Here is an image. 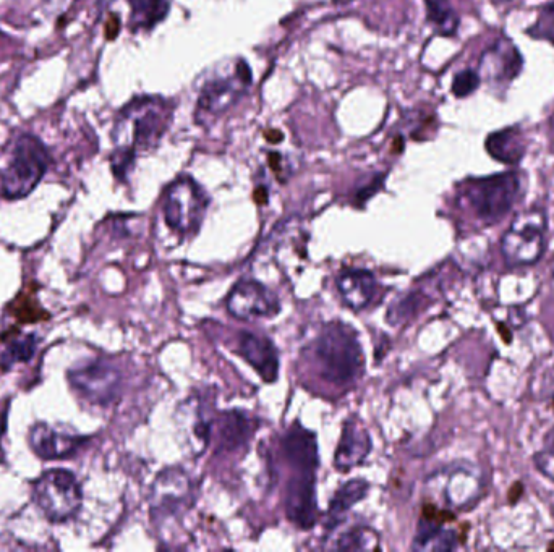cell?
Listing matches in <instances>:
<instances>
[{"mask_svg":"<svg viewBox=\"0 0 554 552\" xmlns=\"http://www.w3.org/2000/svg\"><path fill=\"white\" fill-rule=\"evenodd\" d=\"M313 357L321 378L334 386H347L360 378L363 352L357 334L346 324L324 327L313 345Z\"/></svg>","mask_w":554,"mask_h":552,"instance_id":"obj_1","label":"cell"},{"mask_svg":"<svg viewBox=\"0 0 554 552\" xmlns=\"http://www.w3.org/2000/svg\"><path fill=\"white\" fill-rule=\"evenodd\" d=\"M522 190V180L516 172L491 175L464 182L461 198L467 208L485 224H496L511 213Z\"/></svg>","mask_w":554,"mask_h":552,"instance_id":"obj_2","label":"cell"},{"mask_svg":"<svg viewBox=\"0 0 554 552\" xmlns=\"http://www.w3.org/2000/svg\"><path fill=\"white\" fill-rule=\"evenodd\" d=\"M49 167L46 148L35 136L22 135L15 141L12 161L0 175L2 195L9 200H20L30 195L43 180Z\"/></svg>","mask_w":554,"mask_h":552,"instance_id":"obj_3","label":"cell"},{"mask_svg":"<svg viewBox=\"0 0 554 552\" xmlns=\"http://www.w3.org/2000/svg\"><path fill=\"white\" fill-rule=\"evenodd\" d=\"M33 501L47 520L67 522L80 512L83 491L77 476L64 468L47 470L33 485Z\"/></svg>","mask_w":554,"mask_h":552,"instance_id":"obj_4","label":"cell"},{"mask_svg":"<svg viewBox=\"0 0 554 552\" xmlns=\"http://www.w3.org/2000/svg\"><path fill=\"white\" fill-rule=\"evenodd\" d=\"M545 214L529 211L514 219L504 234L501 251L511 268H522L537 263L545 251Z\"/></svg>","mask_w":554,"mask_h":552,"instance_id":"obj_5","label":"cell"},{"mask_svg":"<svg viewBox=\"0 0 554 552\" xmlns=\"http://www.w3.org/2000/svg\"><path fill=\"white\" fill-rule=\"evenodd\" d=\"M482 473L469 463H457L433 473L428 480V491L451 510L472 506L482 494Z\"/></svg>","mask_w":554,"mask_h":552,"instance_id":"obj_6","label":"cell"},{"mask_svg":"<svg viewBox=\"0 0 554 552\" xmlns=\"http://www.w3.org/2000/svg\"><path fill=\"white\" fill-rule=\"evenodd\" d=\"M208 208V196L195 180L179 179L167 188L162 211L167 226L179 234H193L201 226Z\"/></svg>","mask_w":554,"mask_h":552,"instance_id":"obj_7","label":"cell"},{"mask_svg":"<svg viewBox=\"0 0 554 552\" xmlns=\"http://www.w3.org/2000/svg\"><path fill=\"white\" fill-rule=\"evenodd\" d=\"M73 391L94 405H109L117 399L122 374L109 361H88L69 371Z\"/></svg>","mask_w":554,"mask_h":552,"instance_id":"obj_8","label":"cell"},{"mask_svg":"<svg viewBox=\"0 0 554 552\" xmlns=\"http://www.w3.org/2000/svg\"><path fill=\"white\" fill-rule=\"evenodd\" d=\"M172 106L158 98H143L125 109L124 119L132 124L133 148L148 151L161 141L171 124Z\"/></svg>","mask_w":554,"mask_h":552,"instance_id":"obj_9","label":"cell"},{"mask_svg":"<svg viewBox=\"0 0 554 552\" xmlns=\"http://www.w3.org/2000/svg\"><path fill=\"white\" fill-rule=\"evenodd\" d=\"M192 480L182 468H167L159 473L150 494V507L153 517H172L187 510L193 501Z\"/></svg>","mask_w":554,"mask_h":552,"instance_id":"obj_10","label":"cell"},{"mask_svg":"<svg viewBox=\"0 0 554 552\" xmlns=\"http://www.w3.org/2000/svg\"><path fill=\"white\" fill-rule=\"evenodd\" d=\"M252 83V70L240 60L235 77L216 78L206 83L198 98L201 117H219L239 101L243 91Z\"/></svg>","mask_w":554,"mask_h":552,"instance_id":"obj_11","label":"cell"},{"mask_svg":"<svg viewBox=\"0 0 554 552\" xmlns=\"http://www.w3.org/2000/svg\"><path fill=\"white\" fill-rule=\"evenodd\" d=\"M226 306L229 313L239 319L273 318L281 310L276 295L258 281H242L235 285Z\"/></svg>","mask_w":554,"mask_h":552,"instance_id":"obj_12","label":"cell"},{"mask_svg":"<svg viewBox=\"0 0 554 552\" xmlns=\"http://www.w3.org/2000/svg\"><path fill=\"white\" fill-rule=\"evenodd\" d=\"M85 438L72 433L69 428L36 423L30 431V446L44 460L67 459L80 449Z\"/></svg>","mask_w":554,"mask_h":552,"instance_id":"obj_13","label":"cell"},{"mask_svg":"<svg viewBox=\"0 0 554 552\" xmlns=\"http://www.w3.org/2000/svg\"><path fill=\"white\" fill-rule=\"evenodd\" d=\"M522 64L519 49L509 39H499L483 54L480 70L490 85L506 88L519 75Z\"/></svg>","mask_w":554,"mask_h":552,"instance_id":"obj_14","label":"cell"},{"mask_svg":"<svg viewBox=\"0 0 554 552\" xmlns=\"http://www.w3.org/2000/svg\"><path fill=\"white\" fill-rule=\"evenodd\" d=\"M286 514L287 519L299 528L310 530L315 525L318 507L313 473L300 472L289 481L286 489Z\"/></svg>","mask_w":554,"mask_h":552,"instance_id":"obj_15","label":"cell"},{"mask_svg":"<svg viewBox=\"0 0 554 552\" xmlns=\"http://www.w3.org/2000/svg\"><path fill=\"white\" fill-rule=\"evenodd\" d=\"M371 452V438L367 428L358 418H349L342 428L341 441L337 444L334 465L341 472H349L367 459Z\"/></svg>","mask_w":554,"mask_h":552,"instance_id":"obj_16","label":"cell"},{"mask_svg":"<svg viewBox=\"0 0 554 552\" xmlns=\"http://www.w3.org/2000/svg\"><path fill=\"white\" fill-rule=\"evenodd\" d=\"M239 353L248 365L260 374L266 383H274L279 374V355L276 347L268 337L242 332L239 339Z\"/></svg>","mask_w":554,"mask_h":552,"instance_id":"obj_17","label":"cell"},{"mask_svg":"<svg viewBox=\"0 0 554 552\" xmlns=\"http://www.w3.org/2000/svg\"><path fill=\"white\" fill-rule=\"evenodd\" d=\"M282 452L287 462L302 473H315L318 468V442L312 431L294 425L282 439Z\"/></svg>","mask_w":554,"mask_h":552,"instance_id":"obj_18","label":"cell"},{"mask_svg":"<svg viewBox=\"0 0 554 552\" xmlns=\"http://www.w3.org/2000/svg\"><path fill=\"white\" fill-rule=\"evenodd\" d=\"M337 287L342 300L352 310L360 311L367 308L376 297V279L373 274L363 269H349L337 277Z\"/></svg>","mask_w":554,"mask_h":552,"instance_id":"obj_19","label":"cell"},{"mask_svg":"<svg viewBox=\"0 0 554 552\" xmlns=\"http://www.w3.org/2000/svg\"><path fill=\"white\" fill-rule=\"evenodd\" d=\"M485 148L495 161L516 166L527 153V141L519 128H504L486 138Z\"/></svg>","mask_w":554,"mask_h":552,"instance_id":"obj_20","label":"cell"},{"mask_svg":"<svg viewBox=\"0 0 554 552\" xmlns=\"http://www.w3.org/2000/svg\"><path fill=\"white\" fill-rule=\"evenodd\" d=\"M253 434L252 420L239 412L232 410L222 415L219 423V446L227 451H237L245 446Z\"/></svg>","mask_w":554,"mask_h":552,"instance_id":"obj_21","label":"cell"},{"mask_svg":"<svg viewBox=\"0 0 554 552\" xmlns=\"http://www.w3.org/2000/svg\"><path fill=\"white\" fill-rule=\"evenodd\" d=\"M412 548L415 551H452L457 548L456 531L427 520L418 525Z\"/></svg>","mask_w":554,"mask_h":552,"instance_id":"obj_22","label":"cell"},{"mask_svg":"<svg viewBox=\"0 0 554 552\" xmlns=\"http://www.w3.org/2000/svg\"><path fill=\"white\" fill-rule=\"evenodd\" d=\"M128 4L132 9V25L135 30H151L154 25L164 20L169 12L167 0H128Z\"/></svg>","mask_w":554,"mask_h":552,"instance_id":"obj_23","label":"cell"},{"mask_svg":"<svg viewBox=\"0 0 554 552\" xmlns=\"http://www.w3.org/2000/svg\"><path fill=\"white\" fill-rule=\"evenodd\" d=\"M368 489H370V485L365 480L347 481L346 485H342L334 494L331 507H329V517L336 520L346 514L347 510L352 509L357 502L367 496Z\"/></svg>","mask_w":554,"mask_h":552,"instance_id":"obj_24","label":"cell"},{"mask_svg":"<svg viewBox=\"0 0 554 552\" xmlns=\"http://www.w3.org/2000/svg\"><path fill=\"white\" fill-rule=\"evenodd\" d=\"M333 549L341 551H376L380 549V536L368 527H355L347 530L331 544Z\"/></svg>","mask_w":554,"mask_h":552,"instance_id":"obj_25","label":"cell"},{"mask_svg":"<svg viewBox=\"0 0 554 552\" xmlns=\"http://www.w3.org/2000/svg\"><path fill=\"white\" fill-rule=\"evenodd\" d=\"M425 5H427L428 20L439 34L443 36L456 34L459 17L449 4V0H425Z\"/></svg>","mask_w":554,"mask_h":552,"instance_id":"obj_26","label":"cell"},{"mask_svg":"<svg viewBox=\"0 0 554 552\" xmlns=\"http://www.w3.org/2000/svg\"><path fill=\"white\" fill-rule=\"evenodd\" d=\"M36 347H38V337L35 334H28V336L17 337L13 339L7 347H5L2 358H0V365L4 370H9L13 365L22 363V361L31 360V357L35 355Z\"/></svg>","mask_w":554,"mask_h":552,"instance_id":"obj_27","label":"cell"},{"mask_svg":"<svg viewBox=\"0 0 554 552\" xmlns=\"http://www.w3.org/2000/svg\"><path fill=\"white\" fill-rule=\"evenodd\" d=\"M529 34H532L533 38L545 39L554 44V0L543 7L537 23L529 30Z\"/></svg>","mask_w":554,"mask_h":552,"instance_id":"obj_28","label":"cell"},{"mask_svg":"<svg viewBox=\"0 0 554 552\" xmlns=\"http://www.w3.org/2000/svg\"><path fill=\"white\" fill-rule=\"evenodd\" d=\"M480 80L482 78L474 70H464V72L457 73L454 81H452V93L456 98H467L480 86Z\"/></svg>","mask_w":554,"mask_h":552,"instance_id":"obj_29","label":"cell"},{"mask_svg":"<svg viewBox=\"0 0 554 552\" xmlns=\"http://www.w3.org/2000/svg\"><path fill=\"white\" fill-rule=\"evenodd\" d=\"M133 161H135V151H133V148H122L116 151L114 156H112V170H114V174L119 179H125L128 170L133 166Z\"/></svg>","mask_w":554,"mask_h":552,"instance_id":"obj_30","label":"cell"},{"mask_svg":"<svg viewBox=\"0 0 554 552\" xmlns=\"http://www.w3.org/2000/svg\"><path fill=\"white\" fill-rule=\"evenodd\" d=\"M533 463L538 472L546 476L548 480L554 481V452L543 447L542 451L533 455Z\"/></svg>","mask_w":554,"mask_h":552,"instance_id":"obj_31","label":"cell"},{"mask_svg":"<svg viewBox=\"0 0 554 552\" xmlns=\"http://www.w3.org/2000/svg\"><path fill=\"white\" fill-rule=\"evenodd\" d=\"M7 415H9V410H7V408H4V410H0V463L4 462L5 460L2 441H4L5 431H7Z\"/></svg>","mask_w":554,"mask_h":552,"instance_id":"obj_32","label":"cell"},{"mask_svg":"<svg viewBox=\"0 0 554 552\" xmlns=\"http://www.w3.org/2000/svg\"><path fill=\"white\" fill-rule=\"evenodd\" d=\"M107 28L111 30V33H107V36H109V38L111 39L116 38L117 33H119V20H117V18H112V23L111 25L107 26Z\"/></svg>","mask_w":554,"mask_h":552,"instance_id":"obj_33","label":"cell"},{"mask_svg":"<svg viewBox=\"0 0 554 552\" xmlns=\"http://www.w3.org/2000/svg\"><path fill=\"white\" fill-rule=\"evenodd\" d=\"M546 449H550V451L554 452V428L551 429L550 433L546 434L545 438V446Z\"/></svg>","mask_w":554,"mask_h":552,"instance_id":"obj_34","label":"cell"},{"mask_svg":"<svg viewBox=\"0 0 554 552\" xmlns=\"http://www.w3.org/2000/svg\"><path fill=\"white\" fill-rule=\"evenodd\" d=\"M266 138H268L269 141L282 140V135L281 133H274V135H271V133H266Z\"/></svg>","mask_w":554,"mask_h":552,"instance_id":"obj_35","label":"cell"},{"mask_svg":"<svg viewBox=\"0 0 554 552\" xmlns=\"http://www.w3.org/2000/svg\"><path fill=\"white\" fill-rule=\"evenodd\" d=\"M496 2H511V0H496Z\"/></svg>","mask_w":554,"mask_h":552,"instance_id":"obj_36","label":"cell"}]
</instances>
